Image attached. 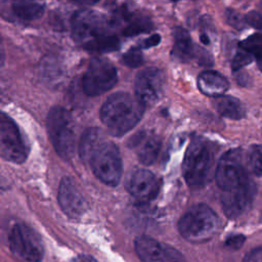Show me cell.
I'll return each mask as SVG.
<instances>
[{
  "instance_id": "13",
  "label": "cell",
  "mask_w": 262,
  "mask_h": 262,
  "mask_svg": "<svg viewBox=\"0 0 262 262\" xmlns=\"http://www.w3.org/2000/svg\"><path fill=\"white\" fill-rule=\"evenodd\" d=\"M256 193V186L248 179L235 188L223 191L221 205L228 218H236L243 215L251 207Z\"/></svg>"
},
{
  "instance_id": "10",
  "label": "cell",
  "mask_w": 262,
  "mask_h": 262,
  "mask_svg": "<svg viewBox=\"0 0 262 262\" xmlns=\"http://www.w3.org/2000/svg\"><path fill=\"white\" fill-rule=\"evenodd\" d=\"M9 247L12 253L27 262H41L44 246L39 234L28 225L16 223L10 229Z\"/></svg>"
},
{
  "instance_id": "1",
  "label": "cell",
  "mask_w": 262,
  "mask_h": 262,
  "mask_svg": "<svg viewBox=\"0 0 262 262\" xmlns=\"http://www.w3.org/2000/svg\"><path fill=\"white\" fill-rule=\"evenodd\" d=\"M113 23L105 15L89 9L78 10L72 18V35L85 50L108 53L120 48L119 38L112 33Z\"/></svg>"
},
{
  "instance_id": "18",
  "label": "cell",
  "mask_w": 262,
  "mask_h": 262,
  "mask_svg": "<svg viewBox=\"0 0 262 262\" xmlns=\"http://www.w3.org/2000/svg\"><path fill=\"white\" fill-rule=\"evenodd\" d=\"M174 45L171 50V55L174 59L180 62H187L194 57V45L191 42L188 32L177 27L173 31Z\"/></svg>"
},
{
  "instance_id": "38",
  "label": "cell",
  "mask_w": 262,
  "mask_h": 262,
  "mask_svg": "<svg viewBox=\"0 0 262 262\" xmlns=\"http://www.w3.org/2000/svg\"><path fill=\"white\" fill-rule=\"evenodd\" d=\"M260 6H261V8H262V0H261V3H260Z\"/></svg>"
},
{
  "instance_id": "22",
  "label": "cell",
  "mask_w": 262,
  "mask_h": 262,
  "mask_svg": "<svg viewBox=\"0 0 262 262\" xmlns=\"http://www.w3.org/2000/svg\"><path fill=\"white\" fill-rule=\"evenodd\" d=\"M246 157L249 171L255 176L262 177V145H251Z\"/></svg>"
},
{
  "instance_id": "5",
  "label": "cell",
  "mask_w": 262,
  "mask_h": 262,
  "mask_svg": "<svg viewBox=\"0 0 262 262\" xmlns=\"http://www.w3.org/2000/svg\"><path fill=\"white\" fill-rule=\"evenodd\" d=\"M213 165V151L209 142L201 136H194L184 156L182 172L186 183L191 187L203 186Z\"/></svg>"
},
{
  "instance_id": "36",
  "label": "cell",
  "mask_w": 262,
  "mask_h": 262,
  "mask_svg": "<svg viewBox=\"0 0 262 262\" xmlns=\"http://www.w3.org/2000/svg\"><path fill=\"white\" fill-rule=\"evenodd\" d=\"M27 1H39L40 2L41 0H27Z\"/></svg>"
},
{
  "instance_id": "14",
  "label": "cell",
  "mask_w": 262,
  "mask_h": 262,
  "mask_svg": "<svg viewBox=\"0 0 262 262\" xmlns=\"http://www.w3.org/2000/svg\"><path fill=\"white\" fill-rule=\"evenodd\" d=\"M127 189L136 200L146 202L150 201L159 192L160 181L158 177L148 170H135L127 180Z\"/></svg>"
},
{
  "instance_id": "34",
  "label": "cell",
  "mask_w": 262,
  "mask_h": 262,
  "mask_svg": "<svg viewBox=\"0 0 262 262\" xmlns=\"http://www.w3.org/2000/svg\"><path fill=\"white\" fill-rule=\"evenodd\" d=\"M76 3H79V4H84V5H92V4H95L97 3L99 0H72Z\"/></svg>"
},
{
  "instance_id": "31",
  "label": "cell",
  "mask_w": 262,
  "mask_h": 262,
  "mask_svg": "<svg viewBox=\"0 0 262 262\" xmlns=\"http://www.w3.org/2000/svg\"><path fill=\"white\" fill-rule=\"evenodd\" d=\"M161 42V36L159 34H154L149 36L147 39H145L142 43L143 48H150L154 46H157Z\"/></svg>"
},
{
  "instance_id": "33",
  "label": "cell",
  "mask_w": 262,
  "mask_h": 262,
  "mask_svg": "<svg viewBox=\"0 0 262 262\" xmlns=\"http://www.w3.org/2000/svg\"><path fill=\"white\" fill-rule=\"evenodd\" d=\"M254 56L256 57V60H257V64H258V68L260 69V71L262 72V50L257 52L256 54H254Z\"/></svg>"
},
{
  "instance_id": "32",
  "label": "cell",
  "mask_w": 262,
  "mask_h": 262,
  "mask_svg": "<svg viewBox=\"0 0 262 262\" xmlns=\"http://www.w3.org/2000/svg\"><path fill=\"white\" fill-rule=\"evenodd\" d=\"M72 262H97L93 257L88 255H80L76 257Z\"/></svg>"
},
{
  "instance_id": "9",
  "label": "cell",
  "mask_w": 262,
  "mask_h": 262,
  "mask_svg": "<svg viewBox=\"0 0 262 262\" xmlns=\"http://www.w3.org/2000/svg\"><path fill=\"white\" fill-rule=\"evenodd\" d=\"M0 155L5 161L23 163L29 155V144L14 121L2 113L0 118Z\"/></svg>"
},
{
  "instance_id": "25",
  "label": "cell",
  "mask_w": 262,
  "mask_h": 262,
  "mask_svg": "<svg viewBox=\"0 0 262 262\" xmlns=\"http://www.w3.org/2000/svg\"><path fill=\"white\" fill-rule=\"evenodd\" d=\"M253 60V54H251L250 52L244 50V49H239L233 59H232V62H231V68H232V71L233 72H237L239 71L243 67L249 64L251 61Z\"/></svg>"
},
{
  "instance_id": "28",
  "label": "cell",
  "mask_w": 262,
  "mask_h": 262,
  "mask_svg": "<svg viewBox=\"0 0 262 262\" xmlns=\"http://www.w3.org/2000/svg\"><path fill=\"white\" fill-rule=\"evenodd\" d=\"M245 18L247 24L250 25L251 27L257 30H262V14H260L259 12L250 11L246 14Z\"/></svg>"
},
{
  "instance_id": "24",
  "label": "cell",
  "mask_w": 262,
  "mask_h": 262,
  "mask_svg": "<svg viewBox=\"0 0 262 262\" xmlns=\"http://www.w3.org/2000/svg\"><path fill=\"white\" fill-rule=\"evenodd\" d=\"M239 47L251 54H256L262 50V34H254L239 43Z\"/></svg>"
},
{
  "instance_id": "4",
  "label": "cell",
  "mask_w": 262,
  "mask_h": 262,
  "mask_svg": "<svg viewBox=\"0 0 262 262\" xmlns=\"http://www.w3.org/2000/svg\"><path fill=\"white\" fill-rule=\"evenodd\" d=\"M88 162L92 172L103 183L116 186L121 180L123 164L118 147L105 138L94 145L83 159Z\"/></svg>"
},
{
  "instance_id": "39",
  "label": "cell",
  "mask_w": 262,
  "mask_h": 262,
  "mask_svg": "<svg viewBox=\"0 0 262 262\" xmlns=\"http://www.w3.org/2000/svg\"><path fill=\"white\" fill-rule=\"evenodd\" d=\"M173 1H179V0H173Z\"/></svg>"
},
{
  "instance_id": "35",
  "label": "cell",
  "mask_w": 262,
  "mask_h": 262,
  "mask_svg": "<svg viewBox=\"0 0 262 262\" xmlns=\"http://www.w3.org/2000/svg\"><path fill=\"white\" fill-rule=\"evenodd\" d=\"M200 40H201V42H202L203 44H205V45H208V44L210 43V38H209V36H208L206 33H202V34L200 35Z\"/></svg>"
},
{
  "instance_id": "6",
  "label": "cell",
  "mask_w": 262,
  "mask_h": 262,
  "mask_svg": "<svg viewBox=\"0 0 262 262\" xmlns=\"http://www.w3.org/2000/svg\"><path fill=\"white\" fill-rule=\"evenodd\" d=\"M47 130L56 152L62 159L72 158L76 143L74 121L69 111L53 106L47 116Z\"/></svg>"
},
{
  "instance_id": "27",
  "label": "cell",
  "mask_w": 262,
  "mask_h": 262,
  "mask_svg": "<svg viewBox=\"0 0 262 262\" xmlns=\"http://www.w3.org/2000/svg\"><path fill=\"white\" fill-rule=\"evenodd\" d=\"M194 57L196 58L199 64L203 67H211L214 63L212 55L207 50L198 45H194Z\"/></svg>"
},
{
  "instance_id": "17",
  "label": "cell",
  "mask_w": 262,
  "mask_h": 262,
  "mask_svg": "<svg viewBox=\"0 0 262 262\" xmlns=\"http://www.w3.org/2000/svg\"><path fill=\"white\" fill-rule=\"evenodd\" d=\"M198 87L200 91L211 97L223 95L229 87L225 77L215 71H205L198 77Z\"/></svg>"
},
{
  "instance_id": "21",
  "label": "cell",
  "mask_w": 262,
  "mask_h": 262,
  "mask_svg": "<svg viewBox=\"0 0 262 262\" xmlns=\"http://www.w3.org/2000/svg\"><path fill=\"white\" fill-rule=\"evenodd\" d=\"M152 29V23L148 16L145 15H132L127 26L123 29L125 37H133L138 34L147 33Z\"/></svg>"
},
{
  "instance_id": "19",
  "label": "cell",
  "mask_w": 262,
  "mask_h": 262,
  "mask_svg": "<svg viewBox=\"0 0 262 262\" xmlns=\"http://www.w3.org/2000/svg\"><path fill=\"white\" fill-rule=\"evenodd\" d=\"M214 106L217 112L225 118L239 120L245 117V107L243 103L235 97L225 95L215 97Z\"/></svg>"
},
{
  "instance_id": "29",
  "label": "cell",
  "mask_w": 262,
  "mask_h": 262,
  "mask_svg": "<svg viewBox=\"0 0 262 262\" xmlns=\"http://www.w3.org/2000/svg\"><path fill=\"white\" fill-rule=\"evenodd\" d=\"M244 243H245V236L243 234H234V235H230L225 241V246L229 249L237 250L244 245Z\"/></svg>"
},
{
  "instance_id": "8",
  "label": "cell",
  "mask_w": 262,
  "mask_h": 262,
  "mask_svg": "<svg viewBox=\"0 0 262 262\" xmlns=\"http://www.w3.org/2000/svg\"><path fill=\"white\" fill-rule=\"evenodd\" d=\"M117 80V70L108 59L93 57L82 77V88L86 95L97 96L112 89Z\"/></svg>"
},
{
  "instance_id": "2",
  "label": "cell",
  "mask_w": 262,
  "mask_h": 262,
  "mask_svg": "<svg viewBox=\"0 0 262 262\" xmlns=\"http://www.w3.org/2000/svg\"><path fill=\"white\" fill-rule=\"evenodd\" d=\"M145 107L136 96L127 92H116L102 104L100 119L111 134L121 136L140 121Z\"/></svg>"
},
{
  "instance_id": "23",
  "label": "cell",
  "mask_w": 262,
  "mask_h": 262,
  "mask_svg": "<svg viewBox=\"0 0 262 262\" xmlns=\"http://www.w3.org/2000/svg\"><path fill=\"white\" fill-rule=\"evenodd\" d=\"M123 62L129 68H138L143 62V56L140 47H131L123 54Z\"/></svg>"
},
{
  "instance_id": "15",
  "label": "cell",
  "mask_w": 262,
  "mask_h": 262,
  "mask_svg": "<svg viewBox=\"0 0 262 262\" xmlns=\"http://www.w3.org/2000/svg\"><path fill=\"white\" fill-rule=\"evenodd\" d=\"M57 200L62 211L71 218L80 217L87 210V204L84 198L68 177L62 178L60 181Z\"/></svg>"
},
{
  "instance_id": "26",
  "label": "cell",
  "mask_w": 262,
  "mask_h": 262,
  "mask_svg": "<svg viewBox=\"0 0 262 262\" xmlns=\"http://www.w3.org/2000/svg\"><path fill=\"white\" fill-rule=\"evenodd\" d=\"M225 18L228 25L233 27L236 30H243L246 27V18H243V16L235 10L227 8L225 11Z\"/></svg>"
},
{
  "instance_id": "3",
  "label": "cell",
  "mask_w": 262,
  "mask_h": 262,
  "mask_svg": "<svg viewBox=\"0 0 262 262\" xmlns=\"http://www.w3.org/2000/svg\"><path fill=\"white\" fill-rule=\"evenodd\" d=\"M219 227V217L204 204L192 206L178 222L180 234L191 243H201L212 238Z\"/></svg>"
},
{
  "instance_id": "37",
  "label": "cell",
  "mask_w": 262,
  "mask_h": 262,
  "mask_svg": "<svg viewBox=\"0 0 262 262\" xmlns=\"http://www.w3.org/2000/svg\"><path fill=\"white\" fill-rule=\"evenodd\" d=\"M260 221L262 222V213H261V216H260Z\"/></svg>"
},
{
  "instance_id": "20",
  "label": "cell",
  "mask_w": 262,
  "mask_h": 262,
  "mask_svg": "<svg viewBox=\"0 0 262 262\" xmlns=\"http://www.w3.org/2000/svg\"><path fill=\"white\" fill-rule=\"evenodd\" d=\"M12 10L16 16L25 20H33L44 13V5L39 1L12 0Z\"/></svg>"
},
{
  "instance_id": "30",
  "label": "cell",
  "mask_w": 262,
  "mask_h": 262,
  "mask_svg": "<svg viewBox=\"0 0 262 262\" xmlns=\"http://www.w3.org/2000/svg\"><path fill=\"white\" fill-rule=\"evenodd\" d=\"M243 262H262V246L257 247L249 252L245 256Z\"/></svg>"
},
{
  "instance_id": "12",
  "label": "cell",
  "mask_w": 262,
  "mask_h": 262,
  "mask_svg": "<svg viewBox=\"0 0 262 262\" xmlns=\"http://www.w3.org/2000/svg\"><path fill=\"white\" fill-rule=\"evenodd\" d=\"M163 73L154 67L140 71L135 78V96L145 105L155 104L163 93Z\"/></svg>"
},
{
  "instance_id": "11",
  "label": "cell",
  "mask_w": 262,
  "mask_h": 262,
  "mask_svg": "<svg viewBox=\"0 0 262 262\" xmlns=\"http://www.w3.org/2000/svg\"><path fill=\"white\" fill-rule=\"evenodd\" d=\"M134 246L141 262H185L176 249L150 236H138Z\"/></svg>"
},
{
  "instance_id": "16",
  "label": "cell",
  "mask_w": 262,
  "mask_h": 262,
  "mask_svg": "<svg viewBox=\"0 0 262 262\" xmlns=\"http://www.w3.org/2000/svg\"><path fill=\"white\" fill-rule=\"evenodd\" d=\"M130 146L143 165H151L158 158L161 141L150 132H139L130 140Z\"/></svg>"
},
{
  "instance_id": "7",
  "label": "cell",
  "mask_w": 262,
  "mask_h": 262,
  "mask_svg": "<svg viewBox=\"0 0 262 262\" xmlns=\"http://www.w3.org/2000/svg\"><path fill=\"white\" fill-rule=\"evenodd\" d=\"M247 157L239 149H231L225 152L219 160L215 178L217 185L223 190L237 187L249 178Z\"/></svg>"
}]
</instances>
